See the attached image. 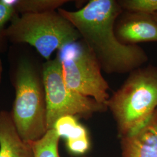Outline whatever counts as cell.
Masks as SVG:
<instances>
[{
    "mask_svg": "<svg viewBox=\"0 0 157 157\" xmlns=\"http://www.w3.org/2000/svg\"><path fill=\"white\" fill-rule=\"evenodd\" d=\"M124 11L152 15L157 13V0H119Z\"/></svg>",
    "mask_w": 157,
    "mask_h": 157,
    "instance_id": "13",
    "label": "cell"
},
{
    "mask_svg": "<svg viewBox=\"0 0 157 157\" xmlns=\"http://www.w3.org/2000/svg\"><path fill=\"white\" fill-rule=\"evenodd\" d=\"M58 11L77 30L104 72L130 73L148 61L140 46L124 44L117 38L115 26L124 12L118 1L90 0L78 11Z\"/></svg>",
    "mask_w": 157,
    "mask_h": 157,
    "instance_id": "1",
    "label": "cell"
},
{
    "mask_svg": "<svg viewBox=\"0 0 157 157\" xmlns=\"http://www.w3.org/2000/svg\"><path fill=\"white\" fill-rule=\"evenodd\" d=\"M54 129L60 137H65L67 140L88 136L86 129L73 116H64L59 118L55 124Z\"/></svg>",
    "mask_w": 157,
    "mask_h": 157,
    "instance_id": "12",
    "label": "cell"
},
{
    "mask_svg": "<svg viewBox=\"0 0 157 157\" xmlns=\"http://www.w3.org/2000/svg\"><path fill=\"white\" fill-rule=\"evenodd\" d=\"M56 56L68 87L107 106L109 86L102 74L100 63L82 40L63 46Z\"/></svg>",
    "mask_w": 157,
    "mask_h": 157,
    "instance_id": "6",
    "label": "cell"
},
{
    "mask_svg": "<svg viewBox=\"0 0 157 157\" xmlns=\"http://www.w3.org/2000/svg\"><path fill=\"white\" fill-rule=\"evenodd\" d=\"M2 65L1 60L0 59V82H1V79L2 77Z\"/></svg>",
    "mask_w": 157,
    "mask_h": 157,
    "instance_id": "16",
    "label": "cell"
},
{
    "mask_svg": "<svg viewBox=\"0 0 157 157\" xmlns=\"http://www.w3.org/2000/svg\"><path fill=\"white\" fill-rule=\"evenodd\" d=\"M0 157H34L30 143L17 131L11 112L0 111Z\"/></svg>",
    "mask_w": 157,
    "mask_h": 157,
    "instance_id": "9",
    "label": "cell"
},
{
    "mask_svg": "<svg viewBox=\"0 0 157 157\" xmlns=\"http://www.w3.org/2000/svg\"><path fill=\"white\" fill-rule=\"evenodd\" d=\"M42 80L48 130L54 129L56 121L62 117L69 115L87 119L96 113L108 109L106 105L68 87L63 76L61 63L57 56L43 65Z\"/></svg>",
    "mask_w": 157,
    "mask_h": 157,
    "instance_id": "5",
    "label": "cell"
},
{
    "mask_svg": "<svg viewBox=\"0 0 157 157\" xmlns=\"http://www.w3.org/2000/svg\"><path fill=\"white\" fill-rule=\"evenodd\" d=\"M152 16L155 18V19L157 21V13H155L154 14H152Z\"/></svg>",
    "mask_w": 157,
    "mask_h": 157,
    "instance_id": "17",
    "label": "cell"
},
{
    "mask_svg": "<svg viewBox=\"0 0 157 157\" xmlns=\"http://www.w3.org/2000/svg\"><path fill=\"white\" fill-rule=\"evenodd\" d=\"M16 15L12 6L0 0V52L6 49L8 41L6 35V25Z\"/></svg>",
    "mask_w": 157,
    "mask_h": 157,
    "instance_id": "14",
    "label": "cell"
},
{
    "mask_svg": "<svg viewBox=\"0 0 157 157\" xmlns=\"http://www.w3.org/2000/svg\"><path fill=\"white\" fill-rule=\"evenodd\" d=\"M124 12L115 26L117 38L122 43L138 45L140 43H157V21L152 15Z\"/></svg>",
    "mask_w": 157,
    "mask_h": 157,
    "instance_id": "7",
    "label": "cell"
},
{
    "mask_svg": "<svg viewBox=\"0 0 157 157\" xmlns=\"http://www.w3.org/2000/svg\"><path fill=\"white\" fill-rule=\"evenodd\" d=\"M60 138L55 129L48 130L39 140L30 143L34 157H61L58 151Z\"/></svg>",
    "mask_w": 157,
    "mask_h": 157,
    "instance_id": "11",
    "label": "cell"
},
{
    "mask_svg": "<svg viewBox=\"0 0 157 157\" xmlns=\"http://www.w3.org/2000/svg\"><path fill=\"white\" fill-rule=\"evenodd\" d=\"M68 150L73 154H82L87 151L90 147L89 136L80 137L76 139L67 140Z\"/></svg>",
    "mask_w": 157,
    "mask_h": 157,
    "instance_id": "15",
    "label": "cell"
},
{
    "mask_svg": "<svg viewBox=\"0 0 157 157\" xmlns=\"http://www.w3.org/2000/svg\"><path fill=\"white\" fill-rule=\"evenodd\" d=\"M117 124L119 138L144 126L157 109V67L148 65L129 73L107 103Z\"/></svg>",
    "mask_w": 157,
    "mask_h": 157,
    "instance_id": "2",
    "label": "cell"
},
{
    "mask_svg": "<svg viewBox=\"0 0 157 157\" xmlns=\"http://www.w3.org/2000/svg\"><path fill=\"white\" fill-rule=\"evenodd\" d=\"M15 91L11 115L17 131L26 142L38 140L48 130L45 93L43 80L27 60L17 68Z\"/></svg>",
    "mask_w": 157,
    "mask_h": 157,
    "instance_id": "4",
    "label": "cell"
},
{
    "mask_svg": "<svg viewBox=\"0 0 157 157\" xmlns=\"http://www.w3.org/2000/svg\"><path fill=\"white\" fill-rule=\"evenodd\" d=\"M120 139L122 157H157V109L140 129Z\"/></svg>",
    "mask_w": 157,
    "mask_h": 157,
    "instance_id": "8",
    "label": "cell"
},
{
    "mask_svg": "<svg viewBox=\"0 0 157 157\" xmlns=\"http://www.w3.org/2000/svg\"><path fill=\"white\" fill-rule=\"evenodd\" d=\"M12 6L16 14L41 13L57 11L69 1L67 0H2Z\"/></svg>",
    "mask_w": 157,
    "mask_h": 157,
    "instance_id": "10",
    "label": "cell"
},
{
    "mask_svg": "<svg viewBox=\"0 0 157 157\" xmlns=\"http://www.w3.org/2000/svg\"><path fill=\"white\" fill-rule=\"evenodd\" d=\"M8 41L34 47L47 61L55 51L81 39L77 30L58 12L16 15L6 28Z\"/></svg>",
    "mask_w": 157,
    "mask_h": 157,
    "instance_id": "3",
    "label": "cell"
}]
</instances>
